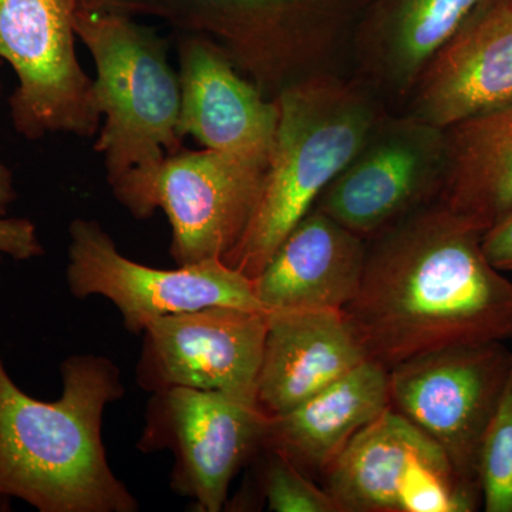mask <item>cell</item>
<instances>
[{
	"label": "cell",
	"mask_w": 512,
	"mask_h": 512,
	"mask_svg": "<svg viewBox=\"0 0 512 512\" xmlns=\"http://www.w3.org/2000/svg\"><path fill=\"white\" fill-rule=\"evenodd\" d=\"M84 8L148 16L210 37L272 100L318 73L342 26L339 0H86Z\"/></svg>",
	"instance_id": "cell-5"
},
{
	"label": "cell",
	"mask_w": 512,
	"mask_h": 512,
	"mask_svg": "<svg viewBox=\"0 0 512 512\" xmlns=\"http://www.w3.org/2000/svg\"><path fill=\"white\" fill-rule=\"evenodd\" d=\"M266 163L220 151H180L133 168L110 184L137 220L161 210L171 225L177 266L225 258L238 247L254 215Z\"/></svg>",
	"instance_id": "cell-6"
},
{
	"label": "cell",
	"mask_w": 512,
	"mask_h": 512,
	"mask_svg": "<svg viewBox=\"0 0 512 512\" xmlns=\"http://www.w3.org/2000/svg\"><path fill=\"white\" fill-rule=\"evenodd\" d=\"M436 201L483 234L512 210V104L446 130Z\"/></svg>",
	"instance_id": "cell-19"
},
{
	"label": "cell",
	"mask_w": 512,
	"mask_h": 512,
	"mask_svg": "<svg viewBox=\"0 0 512 512\" xmlns=\"http://www.w3.org/2000/svg\"><path fill=\"white\" fill-rule=\"evenodd\" d=\"M511 363L512 349L493 340L423 353L389 369L390 407L429 436L480 497L481 444Z\"/></svg>",
	"instance_id": "cell-8"
},
{
	"label": "cell",
	"mask_w": 512,
	"mask_h": 512,
	"mask_svg": "<svg viewBox=\"0 0 512 512\" xmlns=\"http://www.w3.org/2000/svg\"><path fill=\"white\" fill-rule=\"evenodd\" d=\"M323 474L339 512H473L481 505L444 451L392 407L356 433Z\"/></svg>",
	"instance_id": "cell-10"
},
{
	"label": "cell",
	"mask_w": 512,
	"mask_h": 512,
	"mask_svg": "<svg viewBox=\"0 0 512 512\" xmlns=\"http://www.w3.org/2000/svg\"><path fill=\"white\" fill-rule=\"evenodd\" d=\"M365 239L313 208L252 279L264 311L336 309L355 298L365 271Z\"/></svg>",
	"instance_id": "cell-17"
},
{
	"label": "cell",
	"mask_w": 512,
	"mask_h": 512,
	"mask_svg": "<svg viewBox=\"0 0 512 512\" xmlns=\"http://www.w3.org/2000/svg\"><path fill=\"white\" fill-rule=\"evenodd\" d=\"M446 130L414 119L377 123L315 207L363 239L379 237L439 191Z\"/></svg>",
	"instance_id": "cell-13"
},
{
	"label": "cell",
	"mask_w": 512,
	"mask_h": 512,
	"mask_svg": "<svg viewBox=\"0 0 512 512\" xmlns=\"http://www.w3.org/2000/svg\"><path fill=\"white\" fill-rule=\"evenodd\" d=\"M481 238L439 201L379 235L343 309L369 359L392 369L434 350L512 339V279L490 264Z\"/></svg>",
	"instance_id": "cell-1"
},
{
	"label": "cell",
	"mask_w": 512,
	"mask_h": 512,
	"mask_svg": "<svg viewBox=\"0 0 512 512\" xmlns=\"http://www.w3.org/2000/svg\"><path fill=\"white\" fill-rule=\"evenodd\" d=\"M259 488L266 507L274 512H339L325 488L274 448L262 447Z\"/></svg>",
	"instance_id": "cell-22"
},
{
	"label": "cell",
	"mask_w": 512,
	"mask_h": 512,
	"mask_svg": "<svg viewBox=\"0 0 512 512\" xmlns=\"http://www.w3.org/2000/svg\"><path fill=\"white\" fill-rule=\"evenodd\" d=\"M510 2L512 3V0H510Z\"/></svg>",
	"instance_id": "cell-27"
},
{
	"label": "cell",
	"mask_w": 512,
	"mask_h": 512,
	"mask_svg": "<svg viewBox=\"0 0 512 512\" xmlns=\"http://www.w3.org/2000/svg\"><path fill=\"white\" fill-rule=\"evenodd\" d=\"M390 407L389 369L367 359L279 416L268 417L264 446L303 473H325L350 439Z\"/></svg>",
	"instance_id": "cell-18"
},
{
	"label": "cell",
	"mask_w": 512,
	"mask_h": 512,
	"mask_svg": "<svg viewBox=\"0 0 512 512\" xmlns=\"http://www.w3.org/2000/svg\"><path fill=\"white\" fill-rule=\"evenodd\" d=\"M268 313L256 400L266 417L289 412L369 359L345 311Z\"/></svg>",
	"instance_id": "cell-16"
},
{
	"label": "cell",
	"mask_w": 512,
	"mask_h": 512,
	"mask_svg": "<svg viewBox=\"0 0 512 512\" xmlns=\"http://www.w3.org/2000/svg\"><path fill=\"white\" fill-rule=\"evenodd\" d=\"M18 198L12 170L0 158V215L8 214L10 205Z\"/></svg>",
	"instance_id": "cell-25"
},
{
	"label": "cell",
	"mask_w": 512,
	"mask_h": 512,
	"mask_svg": "<svg viewBox=\"0 0 512 512\" xmlns=\"http://www.w3.org/2000/svg\"><path fill=\"white\" fill-rule=\"evenodd\" d=\"M62 396L42 402L10 377L0 356V498L40 512H137L103 443V417L126 393L109 357L73 355L60 366Z\"/></svg>",
	"instance_id": "cell-2"
},
{
	"label": "cell",
	"mask_w": 512,
	"mask_h": 512,
	"mask_svg": "<svg viewBox=\"0 0 512 512\" xmlns=\"http://www.w3.org/2000/svg\"><path fill=\"white\" fill-rule=\"evenodd\" d=\"M9 505V498H0V512L9 511Z\"/></svg>",
	"instance_id": "cell-26"
},
{
	"label": "cell",
	"mask_w": 512,
	"mask_h": 512,
	"mask_svg": "<svg viewBox=\"0 0 512 512\" xmlns=\"http://www.w3.org/2000/svg\"><path fill=\"white\" fill-rule=\"evenodd\" d=\"M76 33L96 64L94 92L104 124L94 150L109 184L183 151L180 79L163 37L133 16L86 8L77 13Z\"/></svg>",
	"instance_id": "cell-4"
},
{
	"label": "cell",
	"mask_w": 512,
	"mask_h": 512,
	"mask_svg": "<svg viewBox=\"0 0 512 512\" xmlns=\"http://www.w3.org/2000/svg\"><path fill=\"white\" fill-rule=\"evenodd\" d=\"M180 137L207 150L268 164L278 128L276 100L268 99L210 37L178 33Z\"/></svg>",
	"instance_id": "cell-15"
},
{
	"label": "cell",
	"mask_w": 512,
	"mask_h": 512,
	"mask_svg": "<svg viewBox=\"0 0 512 512\" xmlns=\"http://www.w3.org/2000/svg\"><path fill=\"white\" fill-rule=\"evenodd\" d=\"M0 63H2V62H0Z\"/></svg>",
	"instance_id": "cell-28"
},
{
	"label": "cell",
	"mask_w": 512,
	"mask_h": 512,
	"mask_svg": "<svg viewBox=\"0 0 512 512\" xmlns=\"http://www.w3.org/2000/svg\"><path fill=\"white\" fill-rule=\"evenodd\" d=\"M481 247L495 269L512 272V210L484 232Z\"/></svg>",
	"instance_id": "cell-24"
},
{
	"label": "cell",
	"mask_w": 512,
	"mask_h": 512,
	"mask_svg": "<svg viewBox=\"0 0 512 512\" xmlns=\"http://www.w3.org/2000/svg\"><path fill=\"white\" fill-rule=\"evenodd\" d=\"M412 90V117L443 130L510 106V0H483L434 53Z\"/></svg>",
	"instance_id": "cell-14"
},
{
	"label": "cell",
	"mask_w": 512,
	"mask_h": 512,
	"mask_svg": "<svg viewBox=\"0 0 512 512\" xmlns=\"http://www.w3.org/2000/svg\"><path fill=\"white\" fill-rule=\"evenodd\" d=\"M43 255L45 248L32 221L0 215V265L6 256L15 261H30Z\"/></svg>",
	"instance_id": "cell-23"
},
{
	"label": "cell",
	"mask_w": 512,
	"mask_h": 512,
	"mask_svg": "<svg viewBox=\"0 0 512 512\" xmlns=\"http://www.w3.org/2000/svg\"><path fill=\"white\" fill-rule=\"evenodd\" d=\"M483 0H379L363 28V59L397 90H412L427 62Z\"/></svg>",
	"instance_id": "cell-20"
},
{
	"label": "cell",
	"mask_w": 512,
	"mask_h": 512,
	"mask_svg": "<svg viewBox=\"0 0 512 512\" xmlns=\"http://www.w3.org/2000/svg\"><path fill=\"white\" fill-rule=\"evenodd\" d=\"M481 505L487 512H512V363L507 386L478 458Z\"/></svg>",
	"instance_id": "cell-21"
},
{
	"label": "cell",
	"mask_w": 512,
	"mask_h": 512,
	"mask_svg": "<svg viewBox=\"0 0 512 512\" xmlns=\"http://www.w3.org/2000/svg\"><path fill=\"white\" fill-rule=\"evenodd\" d=\"M86 0H0V62L18 77L9 97L20 136L89 138L100 130L94 80L76 53V18Z\"/></svg>",
	"instance_id": "cell-7"
},
{
	"label": "cell",
	"mask_w": 512,
	"mask_h": 512,
	"mask_svg": "<svg viewBox=\"0 0 512 512\" xmlns=\"http://www.w3.org/2000/svg\"><path fill=\"white\" fill-rule=\"evenodd\" d=\"M66 282L74 298L109 299L134 335L163 316L210 306L264 311L251 279L220 259L175 269L143 265L121 254L109 232L86 218L69 227Z\"/></svg>",
	"instance_id": "cell-9"
},
{
	"label": "cell",
	"mask_w": 512,
	"mask_h": 512,
	"mask_svg": "<svg viewBox=\"0 0 512 512\" xmlns=\"http://www.w3.org/2000/svg\"><path fill=\"white\" fill-rule=\"evenodd\" d=\"M137 448L171 451V488L195 510L227 507L232 480L264 446L266 420L256 404L224 393L173 387L151 393Z\"/></svg>",
	"instance_id": "cell-11"
},
{
	"label": "cell",
	"mask_w": 512,
	"mask_h": 512,
	"mask_svg": "<svg viewBox=\"0 0 512 512\" xmlns=\"http://www.w3.org/2000/svg\"><path fill=\"white\" fill-rule=\"evenodd\" d=\"M266 326L265 311L231 306L153 320L143 332L137 384L150 394L187 387L224 393L258 406Z\"/></svg>",
	"instance_id": "cell-12"
},
{
	"label": "cell",
	"mask_w": 512,
	"mask_h": 512,
	"mask_svg": "<svg viewBox=\"0 0 512 512\" xmlns=\"http://www.w3.org/2000/svg\"><path fill=\"white\" fill-rule=\"evenodd\" d=\"M275 100L278 128L261 195L244 237L224 261L251 281L379 123L365 93L328 74H311Z\"/></svg>",
	"instance_id": "cell-3"
}]
</instances>
